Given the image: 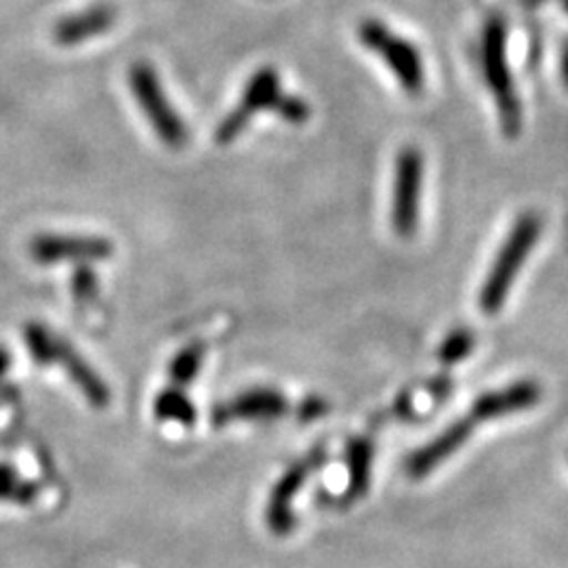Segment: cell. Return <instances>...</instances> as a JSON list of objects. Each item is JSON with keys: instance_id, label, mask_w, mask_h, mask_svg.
Here are the masks:
<instances>
[{"instance_id": "cell-1", "label": "cell", "mask_w": 568, "mask_h": 568, "mask_svg": "<svg viewBox=\"0 0 568 568\" xmlns=\"http://www.w3.org/2000/svg\"><path fill=\"white\" fill-rule=\"evenodd\" d=\"M542 235V219L536 211H526L514 221L511 230L507 233L500 252L493 258L490 271L478 292V306L486 315L500 313L505 301L517 282L526 258L532 254L538 240Z\"/></svg>"}, {"instance_id": "cell-2", "label": "cell", "mask_w": 568, "mask_h": 568, "mask_svg": "<svg viewBox=\"0 0 568 568\" xmlns=\"http://www.w3.org/2000/svg\"><path fill=\"white\" fill-rule=\"evenodd\" d=\"M481 62L486 83L497 104V114H500V126L509 140L517 138L524 123L521 100L507 62V27L503 22V17L497 14L488 17V22L484 27Z\"/></svg>"}, {"instance_id": "cell-3", "label": "cell", "mask_w": 568, "mask_h": 568, "mask_svg": "<svg viewBox=\"0 0 568 568\" xmlns=\"http://www.w3.org/2000/svg\"><path fill=\"white\" fill-rule=\"evenodd\" d=\"M129 88L140 106V112L145 114L150 126L154 129L156 138L169 148H181L187 140V126L178 114L173 102L169 100L162 81L156 77V69L148 62H135L129 69Z\"/></svg>"}, {"instance_id": "cell-4", "label": "cell", "mask_w": 568, "mask_h": 568, "mask_svg": "<svg viewBox=\"0 0 568 568\" xmlns=\"http://www.w3.org/2000/svg\"><path fill=\"white\" fill-rule=\"evenodd\" d=\"M358 41L390 69L398 85L407 95H419L424 91V62L419 50L405 41L403 36L390 31L379 20H363L358 27Z\"/></svg>"}, {"instance_id": "cell-5", "label": "cell", "mask_w": 568, "mask_h": 568, "mask_svg": "<svg viewBox=\"0 0 568 568\" xmlns=\"http://www.w3.org/2000/svg\"><path fill=\"white\" fill-rule=\"evenodd\" d=\"M422 192H424V154L405 145L396 154L394 190H390V227L403 240H410L422 219Z\"/></svg>"}, {"instance_id": "cell-6", "label": "cell", "mask_w": 568, "mask_h": 568, "mask_svg": "<svg viewBox=\"0 0 568 568\" xmlns=\"http://www.w3.org/2000/svg\"><path fill=\"white\" fill-rule=\"evenodd\" d=\"M280 95H282V88H280L277 69L261 67L244 85L242 98L235 104V110L225 114L223 121L219 123V129H216L219 145H230V142H235L258 112L273 110Z\"/></svg>"}, {"instance_id": "cell-7", "label": "cell", "mask_w": 568, "mask_h": 568, "mask_svg": "<svg viewBox=\"0 0 568 568\" xmlns=\"http://www.w3.org/2000/svg\"><path fill=\"white\" fill-rule=\"evenodd\" d=\"M327 462V450L323 446L313 448L308 455L301 457L298 462L280 476V481L275 484L268 507H265V521H268L271 530L275 536H290L294 530L296 517H294V497L298 490L306 486L313 471H317Z\"/></svg>"}, {"instance_id": "cell-8", "label": "cell", "mask_w": 568, "mask_h": 568, "mask_svg": "<svg viewBox=\"0 0 568 568\" xmlns=\"http://www.w3.org/2000/svg\"><path fill=\"white\" fill-rule=\"evenodd\" d=\"M290 413V398L277 388L256 386L213 405L211 424L230 426L237 422H275Z\"/></svg>"}, {"instance_id": "cell-9", "label": "cell", "mask_w": 568, "mask_h": 568, "mask_svg": "<svg viewBox=\"0 0 568 568\" xmlns=\"http://www.w3.org/2000/svg\"><path fill=\"white\" fill-rule=\"evenodd\" d=\"M29 254L43 265L52 263H98L114 254V244L98 235H36L29 242Z\"/></svg>"}, {"instance_id": "cell-10", "label": "cell", "mask_w": 568, "mask_h": 568, "mask_svg": "<svg viewBox=\"0 0 568 568\" xmlns=\"http://www.w3.org/2000/svg\"><path fill=\"white\" fill-rule=\"evenodd\" d=\"M474 417L467 413L465 417L455 419L453 424H448L436 438H432L429 443H424L422 448H417L415 453L407 455L405 459V474L413 478V481H422V478L429 476L434 469H438L440 465L459 453L462 448L467 446V440L471 438L474 429H476Z\"/></svg>"}, {"instance_id": "cell-11", "label": "cell", "mask_w": 568, "mask_h": 568, "mask_svg": "<svg viewBox=\"0 0 568 568\" xmlns=\"http://www.w3.org/2000/svg\"><path fill=\"white\" fill-rule=\"evenodd\" d=\"M542 400V386L538 379H519L503 388L486 390L471 405L469 415L476 424L503 419L517 413H526Z\"/></svg>"}, {"instance_id": "cell-12", "label": "cell", "mask_w": 568, "mask_h": 568, "mask_svg": "<svg viewBox=\"0 0 568 568\" xmlns=\"http://www.w3.org/2000/svg\"><path fill=\"white\" fill-rule=\"evenodd\" d=\"M116 8L110 3H98L81 12L67 14L52 27V41L62 48H74L110 31L116 24Z\"/></svg>"}, {"instance_id": "cell-13", "label": "cell", "mask_w": 568, "mask_h": 568, "mask_svg": "<svg viewBox=\"0 0 568 568\" xmlns=\"http://www.w3.org/2000/svg\"><path fill=\"white\" fill-rule=\"evenodd\" d=\"M55 365H60L64 369V375L71 379V384H74L83 394V398L93 407H98V410H104V407L110 405V400H112L110 386L104 384V379L91 365H88L83 355L74 346H71L64 336H60V342H58Z\"/></svg>"}, {"instance_id": "cell-14", "label": "cell", "mask_w": 568, "mask_h": 568, "mask_svg": "<svg viewBox=\"0 0 568 568\" xmlns=\"http://www.w3.org/2000/svg\"><path fill=\"white\" fill-rule=\"evenodd\" d=\"M372 459H375V446L369 438H353L346 448L348 465V488L342 497V505H351L365 497L372 478Z\"/></svg>"}, {"instance_id": "cell-15", "label": "cell", "mask_w": 568, "mask_h": 568, "mask_svg": "<svg viewBox=\"0 0 568 568\" xmlns=\"http://www.w3.org/2000/svg\"><path fill=\"white\" fill-rule=\"evenodd\" d=\"M154 415L159 422H178L183 426H192L197 422V407L183 394L181 388H164L154 398Z\"/></svg>"}, {"instance_id": "cell-16", "label": "cell", "mask_w": 568, "mask_h": 568, "mask_svg": "<svg viewBox=\"0 0 568 568\" xmlns=\"http://www.w3.org/2000/svg\"><path fill=\"white\" fill-rule=\"evenodd\" d=\"M204 355H206V346L202 342L187 344L185 348L178 351L169 365L171 382L178 386H190L200 375V369L204 365Z\"/></svg>"}, {"instance_id": "cell-17", "label": "cell", "mask_w": 568, "mask_h": 568, "mask_svg": "<svg viewBox=\"0 0 568 568\" xmlns=\"http://www.w3.org/2000/svg\"><path fill=\"white\" fill-rule=\"evenodd\" d=\"M24 342L29 348L31 361L39 367H50L55 365V353H58V342L60 334L50 332L45 325L41 323H29L24 327Z\"/></svg>"}, {"instance_id": "cell-18", "label": "cell", "mask_w": 568, "mask_h": 568, "mask_svg": "<svg viewBox=\"0 0 568 568\" xmlns=\"http://www.w3.org/2000/svg\"><path fill=\"white\" fill-rule=\"evenodd\" d=\"M39 497V486L33 481H27L20 471L12 469L10 465H0V503L10 505H31Z\"/></svg>"}, {"instance_id": "cell-19", "label": "cell", "mask_w": 568, "mask_h": 568, "mask_svg": "<svg viewBox=\"0 0 568 568\" xmlns=\"http://www.w3.org/2000/svg\"><path fill=\"white\" fill-rule=\"evenodd\" d=\"M474 348H476V334L469 327H455L438 346V361L446 367L459 365L462 361L469 358Z\"/></svg>"}, {"instance_id": "cell-20", "label": "cell", "mask_w": 568, "mask_h": 568, "mask_svg": "<svg viewBox=\"0 0 568 568\" xmlns=\"http://www.w3.org/2000/svg\"><path fill=\"white\" fill-rule=\"evenodd\" d=\"M273 110L277 112L280 119L292 123V126H301V123H306L311 119V104L304 98L290 95V93H282Z\"/></svg>"}, {"instance_id": "cell-21", "label": "cell", "mask_w": 568, "mask_h": 568, "mask_svg": "<svg viewBox=\"0 0 568 568\" xmlns=\"http://www.w3.org/2000/svg\"><path fill=\"white\" fill-rule=\"evenodd\" d=\"M71 292L79 301H91L98 294V273L91 268V263L79 265L77 273L71 275Z\"/></svg>"}, {"instance_id": "cell-22", "label": "cell", "mask_w": 568, "mask_h": 568, "mask_svg": "<svg viewBox=\"0 0 568 568\" xmlns=\"http://www.w3.org/2000/svg\"><path fill=\"white\" fill-rule=\"evenodd\" d=\"M327 410H329V403L325 398L311 396V398H306L304 403H301L298 419L301 422H313V419H320L323 415H327Z\"/></svg>"}, {"instance_id": "cell-23", "label": "cell", "mask_w": 568, "mask_h": 568, "mask_svg": "<svg viewBox=\"0 0 568 568\" xmlns=\"http://www.w3.org/2000/svg\"><path fill=\"white\" fill-rule=\"evenodd\" d=\"M10 367H12V353L6 346H0V379L8 375Z\"/></svg>"}, {"instance_id": "cell-24", "label": "cell", "mask_w": 568, "mask_h": 568, "mask_svg": "<svg viewBox=\"0 0 568 568\" xmlns=\"http://www.w3.org/2000/svg\"><path fill=\"white\" fill-rule=\"evenodd\" d=\"M561 79H564V85L568 88V41L561 48Z\"/></svg>"}, {"instance_id": "cell-25", "label": "cell", "mask_w": 568, "mask_h": 568, "mask_svg": "<svg viewBox=\"0 0 568 568\" xmlns=\"http://www.w3.org/2000/svg\"><path fill=\"white\" fill-rule=\"evenodd\" d=\"M564 6H566V10H568V0H564Z\"/></svg>"}]
</instances>
